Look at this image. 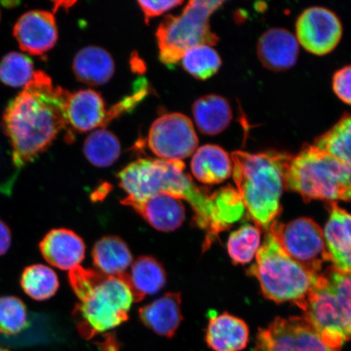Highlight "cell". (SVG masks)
Returning a JSON list of instances; mask_svg holds the SVG:
<instances>
[{
    "label": "cell",
    "instance_id": "obj_1",
    "mask_svg": "<svg viewBox=\"0 0 351 351\" xmlns=\"http://www.w3.org/2000/svg\"><path fill=\"white\" fill-rule=\"evenodd\" d=\"M184 169L182 161L140 159L125 167L117 177L131 199L166 194L188 202L194 210L196 226L207 232L204 247H208L219 232L239 221L245 207L234 188L210 193L196 185Z\"/></svg>",
    "mask_w": 351,
    "mask_h": 351
},
{
    "label": "cell",
    "instance_id": "obj_2",
    "mask_svg": "<svg viewBox=\"0 0 351 351\" xmlns=\"http://www.w3.org/2000/svg\"><path fill=\"white\" fill-rule=\"evenodd\" d=\"M68 90L55 86L45 72L35 71L32 80L4 111L2 127L12 147L17 169L37 159L61 131L67 129Z\"/></svg>",
    "mask_w": 351,
    "mask_h": 351
},
{
    "label": "cell",
    "instance_id": "obj_3",
    "mask_svg": "<svg viewBox=\"0 0 351 351\" xmlns=\"http://www.w3.org/2000/svg\"><path fill=\"white\" fill-rule=\"evenodd\" d=\"M69 280L78 298L73 318L83 339H93L129 319L135 302L129 274L109 276L78 266L69 271Z\"/></svg>",
    "mask_w": 351,
    "mask_h": 351
},
{
    "label": "cell",
    "instance_id": "obj_4",
    "mask_svg": "<svg viewBox=\"0 0 351 351\" xmlns=\"http://www.w3.org/2000/svg\"><path fill=\"white\" fill-rule=\"evenodd\" d=\"M292 157L283 154L232 153V173L238 193L250 216L269 229L280 212V197Z\"/></svg>",
    "mask_w": 351,
    "mask_h": 351
},
{
    "label": "cell",
    "instance_id": "obj_5",
    "mask_svg": "<svg viewBox=\"0 0 351 351\" xmlns=\"http://www.w3.org/2000/svg\"><path fill=\"white\" fill-rule=\"evenodd\" d=\"M327 345L341 349L351 340V273L332 269L297 304Z\"/></svg>",
    "mask_w": 351,
    "mask_h": 351
},
{
    "label": "cell",
    "instance_id": "obj_6",
    "mask_svg": "<svg viewBox=\"0 0 351 351\" xmlns=\"http://www.w3.org/2000/svg\"><path fill=\"white\" fill-rule=\"evenodd\" d=\"M285 187L305 201H350L351 167L315 145H307L291 158Z\"/></svg>",
    "mask_w": 351,
    "mask_h": 351
},
{
    "label": "cell",
    "instance_id": "obj_7",
    "mask_svg": "<svg viewBox=\"0 0 351 351\" xmlns=\"http://www.w3.org/2000/svg\"><path fill=\"white\" fill-rule=\"evenodd\" d=\"M249 273L260 282L266 298L276 302L292 301L296 304L308 295L319 276L293 261L271 232L258 250L256 265Z\"/></svg>",
    "mask_w": 351,
    "mask_h": 351
},
{
    "label": "cell",
    "instance_id": "obj_8",
    "mask_svg": "<svg viewBox=\"0 0 351 351\" xmlns=\"http://www.w3.org/2000/svg\"><path fill=\"white\" fill-rule=\"evenodd\" d=\"M223 3L195 0L188 3L181 15L166 16L156 32L162 62L174 65L190 48L217 44L219 38L210 29L209 20Z\"/></svg>",
    "mask_w": 351,
    "mask_h": 351
},
{
    "label": "cell",
    "instance_id": "obj_9",
    "mask_svg": "<svg viewBox=\"0 0 351 351\" xmlns=\"http://www.w3.org/2000/svg\"><path fill=\"white\" fill-rule=\"evenodd\" d=\"M276 240L293 261L311 273L319 274L328 261L324 232L313 219L300 218L287 225L271 226Z\"/></svg>",
    "mask_w": 351,
    "mask_h": 351
},
{
    "label": "cell",
    "instance_id": "obj_10",
    "mask_svg": "<svg viewBox=\"0 0 351 351\" xmlns=\"http://www.w3.org/2000/svg\"><path fill=\"white\" fill-rule=\"evenodd\" d=\"M324 342L304 318H276L258 330L254 351H340Z\"/></svg>",
    "mask_w": 351,
    "mask_h": 351
},
{
    "label": "cell",
    "instance_id": "obj_11",
    "mask_svg": "<svg viewBox=\"0 0 351 351\" xmlns=\"http://www.w3.org/2000/svg\"><path fill=\"white\" fill-rule=\"evenodd\" d=\"M147 143L160 160L182 161L195 152L199 139L191 119L181 113H169L154 121Z\"/></svg>",
    "mask_w": 351,
    "mask_h": 351
},
{
    "label": "cell",
    "instance_id": "obj_12",
    "mask_svg": "<svg viewBox=\"0 0 351 351\" xmlns=\"http://www.w3.org/2000/svg\"><path fill=\"white\" fill-rule=\"evenodd\" d=\"M342 35V25L335 12L323 7L306 8L296 22L297 40L317 56L335 50Z\"/></svg>",
    "mask_w": 351,
    "mask_h": 351
},
{
    "label": "cell",
    "instance_id": "obj_13",
    "mask_svg": "<svg viewBox=\"0 0 351 351\" xmlns=\"http://www.w3.org/2000/svg\"><path fill=\"white\" fill-rule=\"evenodd\" d=\"M13 36L21 49L32 56H42L51 51L58 40L54 13L32 10L16 22Z\"/></svg>",
    "mask_w": 351,
    "mask_h": 351
},
{
    "label": "cell",
    "instance_id": "obj_14",
    "mask_svg": "<svg viewBox=\"0 0 351 351\" xmlns=\"http://www.w3.org/2000/svg\"><path fill=\"white\" fill-rule=\"evenodd\" d=\"M121 203L134 209L145 221L160 231L178 230L186 217L183 201L166 194H157L141 200L126 197Z\"/></svg>",
    "mask_w": 351,
    "mask_h": 351
},
{
    "label": "cell",
    "instance_id": "obj_15",
    "mask_svg": "<svg viewBox=\"0 0 351 351\" xmlns=\"http://www.w3.org/2000/svg\"><path fill=\"white\" fill-rule=\"evenodd\" d=\"M324 237L333 269L351 273V215L335 203L331 204Z\"/></svg>",
    "mask_w": 351,
    "mask_h": 351
},
{
    "label": "cell",
    "instance_id": "obj_16",
    "mask_svg": "<svg viewBox=\"0 0 351 351\" xmlns=\"http://www.w3.org/2000/svg\"><path fill=\"white\" fill-rule=\"evenodd\" d=\"M42 256L51 265L71 271L84 260L86 247L75 232L67 229L48 232L39 243Z\"/></svg>",
    "mask_w": 351,
    "mask_h": 351
},
{
    "label": "cell",
    "instance_id": "obj_17",
    "mask_svg": "<svg viewBox=\"0 0 351 351\" xmlns=\"http://www.w3.org/2000/svg\"><path fill=\"white\" fill-rule=\"evenodd\" d=\"M298 52L296 37L282 28L267 30L258 42V59L265 67L273 71H285L295 66Z\"/></svg>",
    "mask_w": 351,
    "mask_h": 351
},
{
    "label": "cell",
    "instance_id": "obj_18",
    "mask_svg": "<svg viewBox=\"0 0 351 351\" xmlns=\"http://www.w3.org/2000/svg\"><path fill=\"white\" fill-rule=\"evenodd\" d=\"M139 317L144 326L156 335L171 339L183 319L181 295L179 293H165L152 304L140 308Z\"/></svg>",
    "mask_w": 351,
    "mask_h": 351
},
{
    "label": "cell",
    "instance_id": "obj_19",
    "mask_svg": "<svg viewBox=\"0 0 351 351\" xmlns=\"http://www.w3.org/2000/svg\"><path fill=\"white\" fill-rule=\"evenodd\" d=\"M67 119L73 129L80 132L93 130L106 125L107 112L100 95L92 90L70 94Z\"/></svg>",
    "mask_w": 351,
    "mask_h": 351
},
{
    "label": "cell",
    "instance_id": "obj_20",
    "mask_svg": "<svg viewBox=\"0 0 351 351\" xmlns=\"http://www.w3.org/2000/svg\"><path fill=\"white\" fill-rule=\"evenodd\" d=\"M249 335L243 319L223 313L210 319L206 341L213 351H241L247 346Z\"/></svg>",
    "mask_w": 351,
    "mask_h": 351
},
{
    "label": "cell",
    "instance_id": "obj_21",
    "mask_svg": "<svg viewBox=\"0 0 351 351\" xmlns=\"http://www.w3.org/2000/svg\"><path fill=\"white\" fill-rule=\"evenodd\" d=\"M191 166L197 181L208 185L223 182L232 174L231 157L217 145H204L197 149Z\"/></svg>",
    "mask_w": 351,
    "mask_h": 351
},
{
    "label": "cell",
    "instance_id": "obj_22",
    "mask_svg": "<svg viewBox=\"0 0 351 351\" xmlns=\"http://www.w3.org/2000/svg\"><path fill=\"white\" fill-rule=\"evenodd\" d=\"M73 69L79 81L90 86L106 83L115 72V64L111 55L103 48L87 47L74 57Z\"/></svg>",
    "mask_w": 351,
    "mask_h": 351
},
{
    "label": "cell",
    "instance_id": "obj_23",
    "mask_svg": "<svg viewBox=\"0 0 351 351\" xmlns=\"http://www.w3.org/2000/svg\"><path fill=\"white\" fill-rule=\"evenodd\" d=\"M193 114L197 128L206 135H217L230 125L232 109L229 102L217 95L204 96L195 101Z\"/></svg>",
    "mask_w": 351,
    "mask_h": 351
},
{
    "label": "cell",
    "instance_id": "obj_24",
    "mask_svg": "<svg viewBox=\"0 0 351 351\" xmlns=\"http://www.w3.org/2000/svg\"><path fill=\"white\" fill-rule=\"evenodd\" d=\"M92 258L101 273L121 275L132 265L133 256L124 241L116 236H107L95 245Z\"/></svg>",
    "mask_w": 351,
    "mask_h": 351
},
{
    "label": "cell",
    "instance_id": "obj_25",
    "mask_svg": "<svg viewBox=\"0 0 351 351\" xmlns=\"http://www.w3.org/2000/svg\"><path fill=\"white\" fill-rule=\"evenodd\" d=\"M129 276L135 295V302L141 301L147 295H155L166 283V273L163 266L151 256L139 257L132 265Z\"/></svg>",
    "mask_w": 351,
    "mask_h": 351
},
{
    "label": "cell",
    "instance_id": "obj_26",
    "mask_svg": "<svg viewBox=\"0 0 351 351\" xmlns=\"http://www.w3.org/2000/svg\"><path fill=\"white\" fill-rule=\"evenodd\" d=\"M20 283L26 295L37 301L49 300L60 287L55 271L41 263L26 267L22 271Z\"/></svg>",
    "mask_w": 351,
    "mask_h": 351
},
{
    "label": "cell",
    "instance_id": "obj_27",
    "mask_svg": "<svg viewBox=\"0 0 351 351\" xmlns=\"http://www.w3.org/2000/svg\"><path fill=\"white\" fill-rule=\"evenodd\" d=\"M87 160L99 168H107L118 160L121 155L119 140L112 132L99 129L89 135L84 144Z\"/></svg>",
    "mask_w": 351,
    "mask_h": 351
},
{
    "label": "cell",
    "instance_id": "obj_28",
    "mask_svg": "<svg viewBox=\"0 0 351 351\" xmlns=\"http://www.w3.org/2000/svg\"><path fill=\"white\" fill-rule=\"evenodd\" d=\"M313 145L351 167V115L342 117Z\"/></svg>",
    "mask_w": 351,
    "mask_h": 351
},
{
    "label": "cell",
    "instance_id": "obj_29",
    "mask_svg": "<svg viewBox=\"0 0 351 351\" xmlns=\"http://www.w3.org/2000/svg\"><path fill=\"white\" fill-rule=\"evenodd\" d=\"M184 69L201 80L213 77L221 66L217 51L208 45H199L188 49L182 56Z\"/></svg>",
    "mask_w": 351,
    "mask_h": 351
},
{
    "label": "cell",
    "instance_id": "obj_30",
    "mask_svg": "<svg viewBox=\"0 0 351 351\" xmlns=\"http://www.w3.org/2000/svg\"><path fill=\"white\" fill-rule=\"evenodd\" d=\"M261 230L252 225L241 226L232 232L227 249L232 261L245 265L251 262L260 250Z\"/></svg>",
    "mask_w": 351,
    "mask_h": 351
},
{
    "label": "cell",
    "instance_id": "obj_31",
    "mask_svg": "<svg viewBox=\"0 0 351 351\" xmlns=\"http://www.w3.org/2000/svg\"><path fill=\"white\" fill-rule=\"evenodd\" d=\"M34 63L27 56L12 51L0 61V81L11 87H25L32 80Z\"/></svg>",
    "mask_w": 351,
    "mask_h": 351
},
{
    "label": "cell",
    "instance_id": "obj_32",
    "mask_svg": "<svg viewBox=\"0 0 351 351\" xmlns=\"http://www.w3.org/2000/svg\"><path fill=\"white\" fill-rule=\"evenodd\" d=\"M27 324V308L24 302L16 296L0 297V333L16 335Z\"/></svg>",
    "mask_w": 351,
    "mask_h": 351
},
{
    "label": "cell",
    "instance_id": "obj_33",
    "mask_svg": "<svg viewBox=\"0 0 351 351\" xmlns=\"http://www.w3.org/2000/svg\"><path fill=\"white\" fill-rule=\"evenodd\" d=\"M332 90L342 102L351 105V64L339 69L333 75Z\"/></svg>",
    "mask_w": 351,
    "mask_h": 351
},
{
    "label": "cell",
    "instance_id": "obj_34",
    "mask_svg": "<svg viewBox=\"0 0 351 351\" xmlns=\"http://www.w3.org/2000/svg\"><path fill=\"white\" fill-rule=\"evenodd\" d=\"M182 1L180 0H174V1H138L140 8L143 10L145 15V20L153 19L163 14V13L173 10L175 7H178L182 4Z\"/></svg>",
    "mask_w": 351,
    "mask_h": 351
},
{
    "label": "cell",
    "instance_id": "obj_35",
    "mask_svg": "<svg viewBox=\"0 0 351 351\" xmlns=\"http://www.w3.org/2000/svg\"><path fill=\"white\" fill-rule=\"evenodd\" d=\"M12 243V232L5 223L0 219V257L10 250Z\"/></svg>",
    "mask_w": 351,
    "mask_h": 351
},
{
    "label": "cell",
    "instance_id": "obj_36",
    "mask_svg": "<svg viewBox=\"0 0 351 351\" xmlns=\"http://www.w3.org/2000/svg\"><path fill=\"white\" fill-rule=\"evenodd\" d=\"M0 351H10V350L8 349H6V348H0Z\"/></svg>",
    "mask_w": 351,
    "mask_h": 351
}]
</instances>
